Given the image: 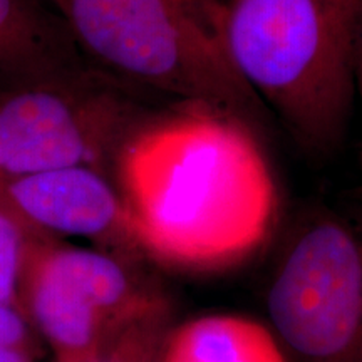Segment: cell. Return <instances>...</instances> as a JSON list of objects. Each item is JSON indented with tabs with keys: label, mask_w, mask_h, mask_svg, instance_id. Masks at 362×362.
Listing matches in <instances>:
<instances>
[{
	"label": "cell",
	"mask_w": 362,
	"mask_h": 362,
	"mask_svg": "<svg viewBox=\"0 0 362 362\" xmlns=\"http://www.w3.org/2000/svg\"><path fill=\"white\" fill-rule=\"evenodd\" d=\"M112 166L136 248L166 269H237L277 228L279 188L257 131L214 107L146 115Z\"/></svg>",
	"instance_id": "cell-1"
},
{
	"label": "cell",
	"mask_w": 362,
	"mask_h": 362,
	"mask_svg": "<svg viewBox=\"0 0 362 362\" xmlns=\"http://www.w3.org/2000/svg\"><path fill=\"white\" fill-rule=\"evenodd\" d=\"M359 0H220L235 71L302 146L329 153L356 98Z\"/></svg>",
	"instance_id": "cell-2"
},
{
	"label": "cell",
	"mask_w": 362,
	"mask_h": 362,
	"mask_svg": "<svg viewBox=\"0 0 362 362\" xmlns=\"http://www.w3.org/2000/svg\"><path fill=\"white\" fill-rule=\"evenodd\" d=\"M49 2L84 57L104 74L259 128L264 104L230 62L220 0Z\"/></svg>",
	"instance_id": "cell-3"
},
{
	"label": "cell",
	"mask_w": 362,
	"mask_h": 362,
	"mask_svg": "<svg viewBox=\"0 0 362 362\" xmlns=\"http://www.w3.org/2000/svg\"><path fill=\"white\" fill-rule=\"evenodd\" d=\"M267 312L298 362H362V205H319L292 225Z\"/></svg>",
	"instance_id": "cell-4"
},
{
	"label": "cell",
	"mask_w": 362,
	"mask_h": 362,
	"mask_svg": "<svg viewBox=\"0 0 362 362\" xmlns=\"http://www.w3.org/2000/svg\"><path fill=\"white\" fill-rule=\"evenodd\" d=\"M99 69L0 90V178L69 166L103 171L148 112Z\"/></svg>",
	"instance_id": "cell-5"
},
{
	"label": "cell",
	"mask_w": 362,
	"mask_h": 362,
	"mask_svg": "<svg viewBox=\"0 0 362 362\" xmlns=\"http://www.w3.org/2000/svg\"><path fill=\"white\" fill-rule=\"evenodd\" d=\"M27 302L61 361L88 356L126 325L166 307L115 257L39 242L30 250Z\"/></svg>",
	"instance_id": "cell-6"
},
{
	"label": "cell",
	"mask_w": 362,
	"mask_h": 362,
	"mask_svg": "<svg viewBox=\"0 0 362 362\" xmlns=\"http://www.w3.org/2000/svg\"><path fill=\"white\" fill-rule=\"evenodd\" d=\"M0 197L40 232L111 240L136 248L121 194L101 170L69 166L0 178Z\"/></svg>",
	"instance_id": "cell-7"
},
{
	"label": "cell",
	"mask_w": 362,
	"mask_h": 362,
	"mask_svg": "<svg viewBox=\"0 0 362 362\" xmlns=\"http://www.w3.org/2000/svg\"><path fill=\"white\" fill-rule=\"evenodd\" d=\"M94 69L49 0H0V90Z\"/></svg>",
	"instance_id": "cell-8"
},
{
	"label": "cell",
	"mask_w": 362,
	"mask_h": 362,
	"mask_svg": "<svg viewBox=\"0 0 362 362\" xmlns=\"http://www.w3.org/2000/svg\"><path fill=\"white\" fill-rule=\"evenodd\" d=\"M160 362H288L272 329L250 317L211 314L170 327Z\"/></svg>",
	"instance_id": "cell-9"
},
{
	"label": "cell",
	"mask_w": 362,
	"mask_h": 362,
	"mask_svg": "<svg viewBox=\"0 0 362 362\" xmlns=\"http://www.w3.org/2000/svg\"><path fill=\"white\" fill-rule=\"evenodd\" d=\"M170 327L166 305L126 325L88 356L61 362H160Z\"/></svg>",
	"instance_id": "cell-10"
},
{
	"label": "cell",
	"mask_w": 362,
	"mask_h": 362,
	"mask_svg": "<svg viewBox=\"0 0 362 362\" xmlns=\"http://www.w3.org/2000/svg\"><path fill=\"white\" fill-rule=\"evenodd\" d=\"M33 230L0 197V304H12L16 297L27 253L35 245V240H29Z\"/></svg>",
	"instance_id": "cell-11"
},
{
	"label": "cell",
	"mask_w": 362,
	"mask_h": 362,
	"mask_svg": "<svg viewBox=\"0 0 362 362\" xmlns=\"http://www.w3.org/2000/svg\"><path fill=\"white\" fill-rule=\"evenodd\" d=\"M27 329L19 312L12 304H0V346H22Z\"/></svg>",
	"instance_id": "cell-12"
},
{
	"label": "cell",
	"mask_w": 362,
	"mask_h": 362,
	"mask_svg": "<svg viewBox=\"0 0 362 362\" xmlns=\"http://www.w3.org/2000/svg\"><path fill=\"white\" fill-rule=\"evenodd\" d=\"M354 81L356 94L362 104V0H359V11H357L356 22V40H354Z\"/></svg>",
	"instance_id": "cell-13"
},
{
	"label": "cell",
	"mask_w": 362,
	"mask_h": 362,
	"mask_svg": "<svg viewBox=\"0 0 362 362\" xmlns=\"http://www.w3.org/2000/svg\"><path fill=\"white\" fill-rule=\"evenodd\" d=\"M0 362H30L22 346H0Z\"/></svg>",
	"instance_id": "cell-14"
}]
</instances>
